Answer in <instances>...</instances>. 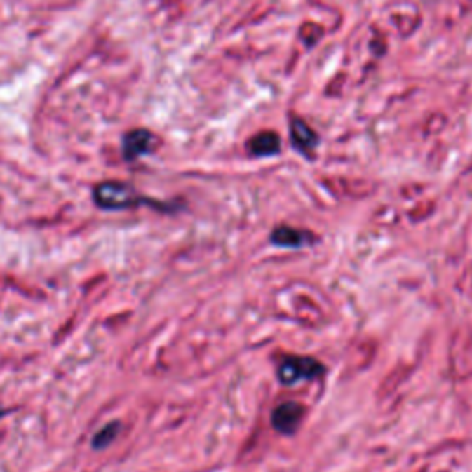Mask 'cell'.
<instances>
[{
    "mask_svg": "<svg viewBox=\"0 0 472 472\" xmlns=\"http://www.w3.org/2000/svg\"><path fill=\"white\" fill-rule=\"evenodd\" d=\"M95 203L104 210H126L139 207L142 203H151L148 198L142 196L126 183H116V181H105L100 183L93 192Z\"/></svg>",
    "mask_w": 472,
    "mask_h": 472,
    "instance_id": "1",
    "label": "cell"
},
{
    "mask_svg": "<svg viewBox=\"0 0 472 472\" xmlns=\"http://www.w3.org/2000/svg\"><path fill=\"white\" fill-rule=\"evenodd\" d=\"M325 373V368L321 362L306 356H288L284 358L283 363L278 365V380L284 386H295L299 382H306V380H316Z\"/></svg>",
    "mask_w": 472,
    "mask_h": 472,
    "instance_id": "2",
    "label": "cell"
},
{
    "mask_svg": "<svg viewBox=\"0 0 472 472\" xmlns=\"http://www.w3.org/2000/svg\"><path fill=\"white\" fill-rule=\"evenodd\" d=\"M304 407L299 403H283L278 404L271 413V424L277 432L293 433L303 421Z\"/></svg>",
    "mask_w": 472,
    "mask_h": 472,
    "instance_id": "3",
    "label": "cell"
},
{
    "mask_svg": "<svg viewBox=\"0 0 472 472\" xmlns=\"http://www.w3.org/2000/svg\"><path fill=\"white\" fill-rule=\"evenodd\" d=\"M155 146V137L148 130L128 131L122 139V154L126 161H137L142 155L151 154Z\"/></svg>",
    "mask_w": 472,
    "mask_h": 472,
    "instance_id": "4",
    "label": "cell"
},
{
    "mask_svg": "<svg viewBox=\"0 0 472 472\" xmlns=\"http://www.w3.org/2000/svg\"><path fill=\"white\" fill-rule=\"evenodd\" d=\"M290 139H292L293 148L304 155H312L319 144V137L316 131L299 116L290 119Z\"/></svg>",
    "mask_w": 472,
    "mask_h": 472,
    "instance_id": "5",
    "label": "cell"
},
{
    "mask_svg": "<svg viewBox=\"0 0 472 472\" xmlns=\"http://www.w3.org/2000/svg\"><path fill=\"white\" fill-rule=\"evenodd\" d=\"M249 151L259 157H269L281 151V137L275 131H262L257 133L248 144Z\"/></svg>",
    "mask_w": 472,
    "mask_h": 472,
    "instance_id": "6",
    "label": "cell"
},
{
    "mask_svg": "<svg viewBox=\"0 0 472 472\" xmlns=\"http://www.w3.org/2000/svg\"><path fill=\"white\" fill-rule=\"evenodd\" d=\"M271 242L278 248H303L306 245V238H312V234L306 231H299L295 227H277L271 233Z\"/></svg>",
    "mask_w": 472,
    "mask_h": 472,
    "instance_id": "7",
    "label": "cell"
},
{
    "mask_svg": "<svg viewBox=\"0 0 472 472\" xmlns=\"http://www.w3.org/2000/svg\"><path fill=\"white\" fill-rule=\"evenodd\" d=\"M119 430H120V424L116 423V421H113V423L105 424L102 430H98L95 436V439H93V447L96 448V450H102V448L109 447L111 443L116 439V436H119Z\"/></svg>",
    "mask_w": 472,
    "mask_h": 472,
    "instance_id": "8",
    "label": "cell"
},
{
    "mask_svg": "<svg viewBox=\"0 0 472 472\" xmlns=\"http://www.w3.org/2000/svg\"><path fill=\"white\" fill-rule=\"evenodd\" d=\"M6 413H8V412H6V410H4V407H2V406H0V417H2V415H6Z\"/></svg>",
    "mask_w": 472,
    "mask_h": 472,
    "instance_id": "9",
    "label": "cell"
}]
</instances>
